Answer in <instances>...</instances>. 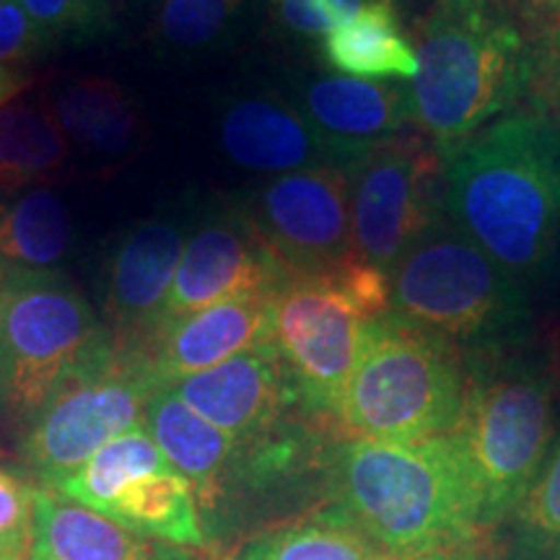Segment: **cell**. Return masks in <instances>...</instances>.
Returning a JSON list of instances; mask_svg holds the SVG:
<instances>
[{
	"label": "cell",
	"instance_id": "1",
	"mask_svg": "<svg viewBox=\"0 0 560 560\" xmlns=\"http://www.w3.org/2000/svg\"><path fill=\"white\" fill-rule=\"evenodd\" d=\"M325 486L319 514L350 524L389 558L410 560L482 535L450 433L346 441L332 452Z\"/></svg>",
	"mask_w": 560,
	"mask_h": 560
},
{
	"label": "cell",
	"instance_id": "2",
	"mask_svg": "<svg viewBox=\"0 0 560 560\" xmlns=\"http://www.w3.org/2000/svg\"><path fill=\"white\" fill-rule=\"evenodd\" d=\"M444 174V206L509 276H529L560 240V138L535 117H509L462 143Z\"/></svg>",
	"mask_w": 560,
	"mask_h": 560
},
{
	"label": "cell",
	"instance_id": "3",
	"mask_svg": "<svg viewBox=\"0 0 560 560\" xmlns=\"http://www.w3.org/2000/svg\"><path fill=\"white\" fill-rule=\"evenodd\" d=\"M475 527L495 532L540 475L556 441V384L535 363L482 350L467 366L465 408L452 433Z\"/></svg>",
	"mask_w": 560,
	"mask_h": 560
},
{
	"label": "cell",
	"instance_id": "4",
	"mask_svg": "<svg viewBox=\"0 0 560 560\" xmlns=\"http://www.w3.org/2000/svg\"><path fill=\"white\" fill-rule=\"evenodd\" d=\"M412 120L450 159L520 94L524 39L490 0H439L418 24Z\"/></svg>",
	"mask_w": 560,
	"mask_h": 560
},
{
	"label": "cell",
	"instance_id": "5",
	"mask_svg": "<svg viewBox=\"0 0 560 560\" xmlns=\"http://www.w3.org/2000/svg\"><path fill=\"white\" fill-rule=\"evenodd\" d=\"M467 369L459 348L397 314L369 325L338 420L355 439L423 441L457 429Z\"/></svg>",
	"mask_w": 560,
	"mask_h": 560
},
{
	"label": "cell",
	"instance_id": "6",
	"mask_svg": "<svg viewBox=\"0 0 560 560\" xmlns=\"http://www.w3.org/2000/svg\"><path fill=\"white\" fill-rule=\"evenodd\" d=\"M389 312L387 276L353 257L332 276L289 278L272 291V346L301 410L338 418L369 325Z\"/></svg>",
	"mask_w": 560,
	"mask_h": 560
},
{
	"label": "cell",
	"instance_id": "7",
	"mask_svg": "<svg viewBox=\"0 0 560 560\" xmlns=\"http://www.w3.org/2000/svg\"><path fill=\"white\" fill-rule=\"evenodd\" d=\"M389 312L482 353L520 325L522 299L470 236L431 226L389 272Z\"/></svg>",
	"mask_w": 560,
	"mask_h": 560
},
{
	"label": "cell",
	"instance_id": "8",
	"mask_svg": "<svg viewBox=\"0 0 560 560\" xmlns=\"http://www.w3.org/2000/svg\"><path fill=\"white\" fill-rule=\"evenodd\" d=\"M161 384L138 353L115 346L104 327L30 423L24 457L55 490L112 439L140 429Z\"/></svg>",
	"mask_w": 560,
	"mask_h": 560
},
{
	"label": "cell",
	"instance_id": "9",
	"mask_svg": "<svg viewBox=\"0 0 560 560\" xmlns=\"http://www.w3.org/2000/svg\"><path fill=\"white\" fill-rule=\"evenodd\" d=\"M102 330L60 270L0 285V420L30 425Z\"/></svg>",
	"mask_w": 560,
	"mask_h": 560
},
{
	"label": "cell",
	"instance_id": "10",
	"mask_svg": "<svg viewBox=\"0 0 560 560\" xmlns=\"http://www.w3.org/2000/svg\"><path fill=\"white\" fill-rule=\"evenodd\" d=\"M441 153L429 140L397 136L350 164L353 257L389 276L433 226Z\"/></svg>",
	"mask_w": 560,
	"mask_h": 560
},
{
	"label": "cell",
	"instance_id": "11",
	"mask_svg": "<svg viewBox=\"0 0 560 560\" xmlns=\"http://www.w3.org/2000/svg\"><path fill=\"white\" fill-rule=\"evenodd\" d=\"M247 213L285 280L332 276L353 260L346 166L280 174L257 192Z\"/></svg>",
	"mask_w": 560,
	"mask_h": 560
},
{
	"label": "cell",
	"instance_id": "12",
	"mask_svg": "<svg viewBox=\"0 0 560 560\" xmlns=\"http://www.w3.org/2000/svg\"><path fill=\"white\" fill-rule=\"evenodd\" d=\"M285 280L247 210L229 208L195 229L182 249L164 322L236 296H270Z\"/></svg>",
	"mask_w": 560,
	"mask_h": 560
},
{
	"label": "cell",
	"instance_id": "13",
	"mask_svg": "<svg viewBox=\"0 0 560 560\" xmlns=\"http://www.w3.org/2000/svg\"><path fill=\"white\" fill-rule=\"evenodd\" d=\"M187 215L159 213L117 242L104 272V314L115 346L138 353L164 325V306L187 240Z\"/></svg>",
	"mask_w": 560,
	"mask_h": 560
},
{
	"label": "cell",
	"instance_id": "14",
	"mask_svg": "<svg viewBox=\"0 0 560 560\" xmlns=\"http://www.w3.org/2000/svg\"><path fill=\"white\" fill-rule=\"evenodd\" d=\"M170 389L240 446L283 429L285 412L299 405L296 389L272 340L236 353L219 366L172 382Z\"/></svg>",
	"mask_w": 560,
	"mask_h": 560
},
{
	"label": "cell",
	"instance_id": "15",
	"mask_svg": "<svg viewBox=\"0 0 560 560\" xmlns=\"http://www.w3.org/2000/svg\"><path fill=\"white\" fill-rule=\"evenodd\" d=\"M272 296V293H270ZM270 296H236L170 319L140 350L161 387L200 374L272 340Z\"/></svg>",
	"mask_w": 560,
	"mask_h": 560
},
{
	"label": "cell",
	"instance_id": "16",
	"mask_svg": "<svg viewBox=\"0 0 560 560\" xmlns=\"http://www.w3.org/2000/svg\"><path fill=\"white\" fill-rule=\"evenodd\" d=\"M221 145L249 172L291 174L335 164V151L304 112L276 96H244L221 115Z\"/></svg>",
	"mask_w": 560,
	"mask_h": 560
},
{
	"label": "cell",
	"instance_id": "17",
	"mask_svg": "<svg viewBox=\"0 0 560 560\" xmlns=\"http://www.w3.org/2000/svg\"><path fill=\"white\" fill-rule=\"evenodd\" d=\"M304 115L310 117L335 156L353 164L374 145L397 138L412 117L410 91L395 83L363 81L350 75L314 79L301 94Z\"/></svg>",
	"mask_w": 560,
	"mask_h": 560
},
{
	"label": "cell",
	"instance_id": "18",
	"mask_svg": "<svg viewBox=\"0 0 560 560\" xmlns=\"http://www.w3.org/2000/svg\"><path fill=\"white\" fill-rule=\"evenodd\" d=\"M143 429L164 454L166 465L195 490L202 511H215L229 499L240 444L200 418L170 387L153 392L145 405Z\"/></svg>",
	"mask_w": 560,
	"mask_h": 560
},
{
	"label": "cell",
	"instance_id": "19",
	"mask_svg": "<svg viewBox=\"0 0 560 560\" xmlns=\"http://www.w3.org/2000/svg\"><path fill=\"white\" fill-rule=\"evenodd\" d=\"M42 102L68 143L91 156L120 161L143 145V112L122 83L104 75H79L58 83Z\"/></svg>",
	"mask_w": 560,
	"mask_h": 560
},
{
	"label": "cell",
	"instance_id": "20",
	"mask_svg": "<svg viewBox=\"0 0 560 560\" xmlns=\"http://www.w3.org/2000/svg\"><path fill=\"white\" fill-rule=\"evenodd\" d=\"M140 540L136 532L73 503L55 490L34 488V540L26 560H177Z\"/></svg>",
	"mask_w": 560,
	"mask_h": 560
},
{
	"label": "cell",
	"instance_id": "21",
	"mask_svg": "<svg viewBox=\"0 0 560 560\" xmlns=\"http://www.w3.org/2000/svg\"><path fill=\"white\" fill-rule=\"evenodd\" d=\"M73 244V223L47 187L0 190V285L52 272Z\"/></svg>",
	"mask_w": 560,
	"mask_h": 560
},
{
	"label": "cell",
	"instance_id": "22",
	"mask_svg": "<svg viewBox=\"0 0 560 560\" xmlns=\"http://www.w3.org/2000/svg\"><path fill=\"white\" fill-rule=\"evenodd\" d=\"M327 66L350 79L412 81L418 73L416 47L397 24L395 0H376L330 32L322 42Z\"/></svg>",
	"mask_w": 560,
	"mask_h": 560
},
{
	"label": "cell",
	"instance_id": "23",
	"mask_svg": "<svg viewBox=\"0 0 560 560\" xmlns=\"http://www.w3.org/2000/svg\"><path fill=\"white\" fill-rule=\"evenodd\" d=\"M107 520L122 524L136 535L156 537L182 548L208 545L195 490L174 470L153 472L130 482L109 509Z\"/></svg>",
	"mask_w": 560,
	"mask_h": 560
},
{
	"label": "cell",
	"instance_id": "24",
	"mask_svg": "<svg viewBox=\"0 0 560 560\" xmlns=\"http://www.w3.org/2000/svg\"><path fill=\"white\" fill-rule=\"evenodd\" d=\"M70 143L45 102H11L0 107V190L37 187L60 177Z\"/></svg>",
	"mask_w": 560,
	"mask_h": 560
},
{
	"label": "cell",
	"instance_id": "25",
	"mask_svg": "<svg viewBox=\"0 0 560 560\" xmlns=\"http://www.w3.org/2000/svg\"><path fill=\"white\" fill-rule=\"evenodd\" d=\"M164 470H172V467L166 465L164 454L153 444L149 431L140 425L107 441L81 470L60 482L55 493L107 516L130 482Z\"/></svg>",
	"mask_w": 560,
	"mask_h": 560
},
{
	"label": "cell",
	"instance_id": "26",
	"mask_svg": "<svg viewBox=\"0 0 560 560\" xmlns=\"http://www.w3.org/2000/svg\"><path fill=\"white\" fill-rule=\"evenodd\" d=\"M384 552L359 529L327 514L268 527L236 548L231 560H380Z\"/></svg>",
	"mask_w": 560,
	"mask_h": 560
},
{
	"label": "cell",
	"instance_id": "27",
	"mask_svg": "<svg viewBox=\"0 0 560 560\" xmlns=\"http://www.w3.org/2000/svg\"><path fill=\"white\" fill-rule=\"evenodd\" d=\"M501 527V560H560V433L537 480Z\"/></svg>",
	"mask_w": 560,
	"mask_h": 560
},
{
	"label": "cell",
	"instance_id": "28",
	"mask_svg": "<svg viewBox=\"0 0 560 560\" xmlns=\"http://www.w3.org/2000/svg\"><path fill=\"white\" fill-rule=\"evenodd\" d=\"M240 9L242 0H161L151 37L161 50H206L229 32Z\"/></svg>",
	"mask_w": 560,
	"mask_h": 560
},
{
	"label": "cell",
	"instance_id": "29",
	"mask_svg": "<svg viewBox=\"0 0 560 560\" xmlns=\"http://www.w3.org/2000/svg\"><path fill=\"white\" fill-rule=\"evenodd\" d=\"M34 24L50 37L86 42L100 37L109 24L104 0H19Z\"/></svg>",
	"mask_w": 560,
	"mask_h": 560
},
{
	"label": "cell",
	"instance_id": "30",
	"mask_svg": "<svg viewBox=\"0 0 560 560\" xmlns=\"http://www.w3.org/2000/svg\"><path fill=\"white\" fill-rule=\"evenodd\" d=\"M34 540V488L0 467V560H26Z\"/></svg>",
	"mask_w": 560,
	"mask_h": 560
},
{
	"label": "cell",
	"instance_id": "31",
	"mask_svg": "<svg viewBox=\"0 0 560 560\" xmlns=\"http://www.w3.org/2000/svg\"><path fill=\"white\" fill-rule=\"evenodd\" d=\"M376 0H270L285 32L299 37H327Z\"/></svg>",
	"mask_w": 560,
	"mask_h": 560
},
{
	"label": "cell",
	"instance_id": "32",
	"mask_svg": "<svg viewBox=\"0 0 560 560\" xmlns=\"http://www.w3.org/2000/svg\"><path fill=\"white\" fill-rule=\"evenodd\" d=\"M55 39L34 24L19 0H0V66H26L45 58Z\"/></svg>",
	"mask_w": 560,
	"mask_h": 560
},
{
	"label": "cell",
	"instance_id": "33",
	"mask_svg": "<svg viewBox=\"0 0 560 560\" xmlns=\"http://www.w3.org/2000/svg\"><path fill=\"white\" fill-rule=\"evenodd\" d=\"M410 560H501V552L495 532H488V535H478L472 540L450 545V548L423 552V556H416Z\"/></svg>",
	"mask_w": 560,
	"mask_h": 560
},
{
	"label": "cell",
	"instance_id": "34",
	"mask_svg": "<svg viewBox=\"0 0 560 560\" xmlns=\"http://www.w3.org/2000/svg\"><path fill=\"white\" fill-rule=\"evenodd\" d=\"M532 5V11L537 13V16L550 21L552 26H558L560 30V0H527Z\"/></svg>",
	"mask_w": 560,
	"mask_h": 560
},
{
	"label": "cell",
	"instance_id": "35",
	"mask_svg": "<svg viewBox=\"0 0 560 560\" xmlns=\"http://www.w3.org/2000/svg\"><path fill=\"white\" fill-rule=\"evenodd\" d=\"M558 75H560V37H558Z\"/></svg>",
	"mask_w": 560,
	"mask_h": 560
},
{
	"label": "cell",
	"instance_id": "36",
	"mask_svg": "<svg viewBox=\"0 0 560 560\" xmlns=\"http://www.w3.org/2000/svg\"><path fill=\"white\" fill-rule=\"evenodd\" d=\"M380 560H397V558H389V556H384V558H380Z\"/></svg>",
	"mask_w": 560,
	"mask_h": 560
}]
</instances>
